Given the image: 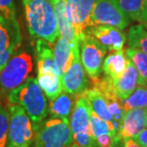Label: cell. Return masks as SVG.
Instances as JSON below:
<instances>
[{
    "instance_id": "6da1fadb",
    "label": "cell",
    "mask_w": 147,
    "mask_h": 147,
    "mask_svg": "<svg viewBox=\"0 0 147 147\" xmlns=\"http://www.w3.org/2000/svg\"><path fill=\"white\" fill-rule=\"evenodd\" d=\"M23 4L32 36L54 44L59 37V33L51 0H23Z\"/></svg>"
},
{
    "instance_id": "7a4b0ae2",
    "label": "cell",
    "mask_w": 147,
    "mask_h": 147,
    "mask_svg": "<svg viewBox=\"0 0 147 147\" xmlns=\"http://www.w3.org/2000/svg\"><path fill=\"white\" fill-rule=\"evenodd\" d=\"M8 99L9 103L19 105L25 110L33 122L34 131L48 114L45 94L38 85L36 78L32 76L9 93Z\"/></svg>"
},
{
    "instance_id": "3957f363",
    "label": "cell",
    "mask_w": 147,
    "mask_h": 147,
    "mask_svg": "<svg viewBox=\"0 0 147 147\" xmlns=\"http://www.w3.org/2000/svg\"><path fill=\"white\" fill-rule=\"evenodd\" d=\"M73 142L70 120L51 117L38 125L30 147H71Z\"/></svg>"
},
{
    "instance_id": "277c9868",
    "label": "cell",
    "mask_w": 147,
    "mask_h": 147,
    "mask_svg": "<svg viewBox=\"0 0 147 147\" xmlns=\"http://www.w3.org/2000/svg\"><path fill=\"white\" fill-rule=\"evenodd\" d=\"M9 112L10 125L7 147H30L36 134L31 119L19 105L10 103Z\"/></svg>"
},
{
    "instance_id": "5b68a950",
    "label": "cell",
    "mask_w": 147,
    "mask_h": 147,
    "mask_svg": "<svg viewBox=\"0 0 147 147\" xmlns=\"http://www.w3.org/2000/svg\"><path fill=\"white\" fill-rule=\"evenodd\" d=\"M91 107L84 94L78 96L74 106L70 128H71L74 142L78 147H98L90 135V115Z\"/></svg>"
},
{
    "instance_id": "8992f818",
    "label": "cell",
    "mask_w": 147,
    "mask_h": 147,
    "mask_svg": "<svg viewBox=\"0 0 147 147\" xmlns=\"http://www.w3.org/2000/svg\"><path fill=\"white\" fill-rule=\"evenodd\" d=\"M33 69V59L27 52H22L11 57L0 72V87L6 93H10L20 86Z\"/></svg>"
},
{
    "instance_id": "52a82bcc",
    "label": "cell",
    "mask_w": 147,
    "mask_h": 147,
    "mask_svg": "<svg viewBox=\"0 0 147 147\" xmlns=\"http://www.w3.org/2000/svg\"><path fill=\"white\" fill-rule=\"evenodd\" d=\"M79 47L82 66L91 79L95 81L99 78L103 58L108 50L95 37L87 34L79 41Z\"/></svg>"
},
{
    "instance_id": "ba28073f",
    "label": "cell",
    "mask_w": 147,
    "mask_h": 147,
    "mask_svg": "<svg viewBox=\"0 0 147 147\" xmlns=\"http://www.w3.org/2000/svg\"><path fill=\"white\" fill-rule=\"evenodd\" d=\"M108 25L125 30L129 17L123 13L111 0H96L90 18V26Z\"/></svg>"
},
{
    "instance_id": "9c48e42d",
    "label": "cell",
    "mask_w": 147,
    "mask_h": 147,
    "mask_svg": "<svg viewBox=\"0 0 147 147\" xmlns=\"http://www.w3.org/2000/svg\"><path fill=\"white\" fill-rule=\"evenodd\" d=\"M96 0H66L65 11L76 36L80 41L90 25V18Z\"/></svg>"
},
{
    "instance_id": "30bf717a",
    "label": "cell",
    "mask_w": 147,
    "mask_h": 147,
    "mask_svg": "<svg viewBox=\"0 0 147 147\" xmlns=\"http://www.w3.org/2000/svg\"><path fill=\"white\" fill-rule=\"evenodd\" d=\"M22 36L16 20L8 21L0 16V72L21 45Z\"/></svg>"
},
{
    "instance_id": "8fae6325",
    "label": "cell",
    "mask_w": 147,
    "mask_h": 147,
    "mask_svg": "<svg viewBox=\"0 0 147 147\" xmlns=\"http://www.w3.org/2000/svg\"><path fill=\"white\" fill-rule=\"evenodd\" d=\"M73 50V60L68 70L61 76L62 89L72 96H79L88 88V80L80 60L79 47Z\"/></svg>"
},
{
    "instance_id": "7c38bea8",
    "label": "cell",
    "mask_w": 147,
    "mask_h": 147,
    "mask_svg": "<svg viewBox=\"0 0 147 147\" xmlns=\"http://www.w3.org/2000/svg\"><path fill=\"white\" fill-rule=\"evenodd\" d=\"M85 34L95 37L108 51H123L126 36L119 28L108 25L90 26Z\"/></svg>"
},
{
    "instance_id": "4fadbf2b",
    "label": "cell",
    "mask_w": 147,
    "mask_h": 147,
    "mask_svg": "<svg viewBox=\"0 0 147 147\" xmlns=\"http://www.w3.org/2000/svg\"><path fill=\"white\" fill-rule=\"evenodd\" d=\"M147 127V108H134L127 110L117 133L120 140L134 139Z\"/></svg>"
},
{
    "instance_id": "5bb4252c",
    "label": "cell",
    "mask_w": 147,
    "mask_h": 147,
    "mask_svg": "<svg viewBox=\"0 0 147 147\" xmlns=\"http://www.w3.org/2000/svg\"><path fill=\"white\" fill-rule=\"evenodd\" d=\"M111 82L117 96L120 100H123L137 89L138 85L140 86V76L135 66L128 60L124 72Z\"/></svg>"
},
{
    "instance_id": "9a60e30c",
    "label": "cell",
    "mask_w": 147,
    "mask_h": 147,
    "mask_svg": "<svg viewBox=\"0 0 147 147\" xmlns=\"http://www.w3.org/2000/svg\"><path fill=\"white\" fill-rule=\"evenodd\" d=\"M51 1L55 10V17H57L59 36L68 40L71 44L72 49L78 48V47H79V40L76 36L72 25L70 24L66 16V0H51Z\"/></svg>"
},
{
    "instance_id": "2e32d148",
    "label": "cell",
    "mask_w": 147,
    "mask_h": 147,
    "mask_svg": "<svg viewBox=\"0 0 147 147\" xmlns=\"http://www.w3.org/2000/svg\"><path fill=\"white\" fill-rule=\"evenodd\" d=\"M83 94L88 99V102H89L91 110H92L93 113H95L96 116L101 117L102 119L110 122L117 131V133H119V125L117 124L113 116L109 112V110H108L106 99H105L100 91L98 88L94 87L92 89H87Z\"/></svg>"
},
{
    "instance_id": "e0dca14e",
    "label": "cell",
    "mask_w": 147,
    "mask_h": 147,
    "mask_svg": "<svg viewBox=\"0 0 147 147\" xmlns=\"http://www.w3.org/2000/svg\"><path fill=\"white\" fill-rule=\"evenodd\" d=\"M36 55L37 73L51 72L61 76L59 69L55 61L51 47L46 40L38 38L36 44Z\"/></svg>"
},
{
    "instance_id": "ac0fdd59",
    "label": "cell",
    "mask_w": 147,
    "mask_h": 147,
    "mask_svg": "<svg viewBox=\"0 0 147 147\" xmlns=\"http://www.w3.org/2000/svg\"><path fill=\"white\" fill-rule=\"evenodd\" d=\"M127 62L128 60L123 51H111L102 62L101 69L108 78L115 80L124 72Z\"/></svg>"
},
{
    "instance_id": "d6986e66",
    "label": "cell",
    "mask_w": 147,
    "mask_h": 147,
    "mask_svg": "<svg viewBox=\"0 0 147 147\" xmlns=\"http://www.w3.org/2000/svg\"><path fill=\"white\" fill-rule=\"evenodd\" d=\"M53 55H54L55 63L60 71V75L62 76L63 74L68 70L73 60V50L71 44L65 38L59 36L55 42Z\"/></svg>"
},
{
    "instance_id": "ffe728a7",
    "label": "cell",
    "mask_w": 147,
    "mask_h": 147,
    "mask_svg": "<svg viewBox=\"0 0 147 147\" xmlns=\"http://www.w3.org/2000/svg\"><path fill=\"white\" fill-rule=\"evenodd\" d=\"M37 82L50 100L55 98L62 92L61 76L51 72L37 73Z\"/></svg>"
},
{
    "instance_id": "44dd1931",
    "label": "cell",
    "mask_w": 147,
    "mask_h": 147,
    "mask_svg": "<svg viewBox=\"0 0 147 147\" xmlns=\"http://www.w3.org/2000/svg\"><path fill=\"white\" fill-rule=\"evenodd\" d=\"M65 92H61L57 98L52 99L49 105V113L52 117L69 119L73 110V98Z\"/></svg>"
},
{
    "instance_id": "7402d4cb",
    "label": "cell",
    "mask_w": 147,
    "mask_h": 147,
    "mask_svg": "<svg viewBox=\"0 0 147 147\" xmlns=\"http://www.w3.org/2000/svg\"><path fill=\"white\" fill-rule=\"evenodd\" d=\"M126 58L135 66L140 76V86L147 85V55L135 48H127Z\"/></svg>"
},
{
    "instance_id": "603a6c76",
    "label": "cell",
    "mask_w": 147,
    "mask_h": 147,
    "mask_svg": "<svg viewBox=\"0 0 147 147\" xmlns=\"http://www.w3.org/2000/svg\"><path fill=\"white\" fill-rule=\"evenodd\" d=\"M90 135L94 142L98 138L104 135H111L114 137L117 136V131L110 122L102 119L101 117L96 116L95 113L91 112L90 115Z\"/></svg>"
},
{
    "instance_id": "cb8c5ba5",
    "label": "cell",
    "mask_w": 147,
    "mask_h": 147,
    "mask_svg": "<svg viewBox=\"0 0 147 147\" xmlns=\"http://www.w3.org/2000/svg\"><path fill=\"white\" fill-rule=\"evenodd\" d=\"M123 13L133 19L139 21L143 10L147 5V0H111Z\"/></svg>"
},
{
    "instance_id": "d4e9b609",
    "label": "cell",
    "mask_w": 147,
    "mask_h": 147,
    "mask_svg": "<svg viewBox=\"0 0 147 147\" xmlns=\"http://www.w3.org/2000/svg\"><path fill=\"white\" fill-rule=\"evenodd\" d=\"M128 45L147 55V30L142 24L131 26L128 34Z\"/></svg>"
},
{
    "instance_id": "484cf974",
    "label": "cell",
    "mask_w": 147,
    "mask_h": 147,
    "mask_svg": "<svg viewBox=\"0 0 147 147\" xmlns=\"http://www.w3.org/2000/svg\"><path fill=\"white\" fill-rule=\"evenodd\" d=\"M120 101L125 111L134 108H147V89L143 87L137 88L127 98Z\"/></svg>"
},
{
    "instance_id": "4316f807",
    "label": "cell",
    "mask_w": 147,
    "mask_h": 147,
    "mask_svg": "<svg viewBox=\"0 0 147 147\" xmlns=\"http://www.w3.org/2000/svg\"><path fill=\"white\" fill-rule=\"evenodd\" d=\"M10 112L0 99V147H7Z\"/></svg>"
},
{
    "instance_id": "83f0119b",
    "label": "cell",
    "mask_w": 147,
    "mask_h": 147,
    "mask_svg": "<svg viewBox=\"0 0 147 147\" xmlns=\"http://www.w3.org/2000/svg\"><path fill=\"white\" fill-rule=\"evenodd\" d=\"M0 16L8 21L16 20L13 0H0Z\"/></svg>"
},
{
    "instance_id": "f1b7e54d",
    "label": "cell",
    "mask_w": 147,
    "mask_h": 147,
    "mask_svg": "<svg viewBox=\"0 0 147 147\" xmlns=\"http://www.w3.org/2000/svg\"><path fill=\"white\" fill-rule=\"evenodd\" d=\"M134 140L142 147H147V127L134 138Z\"/></svg>"
},
{
    "instance_id": "f546056e",
    "label": "cell",
    "mask_w": 147,
    "mask_h": 147,
    "mask_svg": "<svg viewBox=\"0 0 147 147\" xmlns=\"http://www.w3.org/2000/svg\"><path fill=\"white\" fill-rule=\"evenodd\" d=\"M123 147H142L139 143H137L134 140V139H130V140H124V144Z\"/></svg>"
},
{
    "instance_id": "4dcf8cb0",
    "label": "cell",
    "mask_w": 147,
    "mask_h": 147,
    "mask_svg": "<svg viewBox=\"0 0 147 147\" xmlns=\"http://www.w3.org/2000/svg\"><path fill=\"white\" fill-rule=\"evenodd\" d=\"M139 21L142 22V23H147V5H146V7L144 8V10H143L142 16H140V17Z\"/></svg>"
},
{
    "instance_id": "1f68e13d",
    "label": "cell",
    "mask_w": 147,
    "mask_h": 147,
    "mask_svg": "<svg viewBox=\"0 0 147 147\" xmlns=\"http://www.w3.org/2000/svg\"><path fill=\"white\" fill-rule=\"evenodd\" d=\"M142 25L144 26V27H145V29H146V30H147V23H142Z\"/></svg>"
},
{
    "instance_id": "d6a6232c",
    "label": "cell",
    "mask_w": 147,
    "mask_h": 147,
    "mask_svg": "<svg viewBox=\"0 0 147 147\" xmlns=\"http://www.w3.org/2000/svg\"><path fill=\"white\" fill-rule=\"evenodd\" d=\"M71 147H78V145H76L75 143H73V144H72V146H71Z\"/></svg>"
}]
</instances>
